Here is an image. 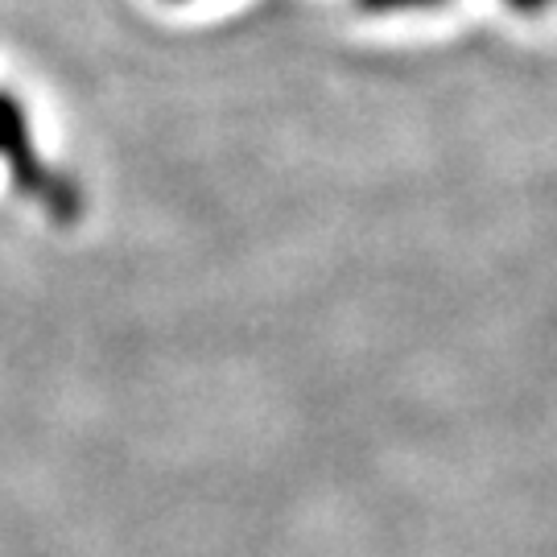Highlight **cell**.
<instances>
[{"instance_id":"obj_1","label":"cell","mask_w":557,"mask_h":557,"mask_svg":"<svg viewBox=\"0 0 557 557\" xmlns=\"http://www.w3.org/2000/svg\"><path fill=\"white\" fill-rule=\"evenodd\" d=\"M0 165L9 182L21 190V199H29L34 207H41L50 220H79L83 199L79 186L59 174L54 165H46V158L38 153V140H34V124L25 103L0 87Z\"/></svg>"},{"instance_id":"obj_2","label":"cell","mask_w":557,"mask_h":557,"mask_svg":"<svg viewBox=\"0 0 557 557\" xmlns=\"http://www.w3.org/2000/svg\"><path fill=\"white\" fill-rule=\"evenodd\" d=\"M368 13H418V9H434L446 0H359Z\"/></svg>"},{"instance_id":"obj_3","label":"cell","mask_w":557,"mask_h":557,"mask_svg":"<svg viewBox=\"0 0 557 557\" xmlns=\"http://www.w3.org/2000/svg\"><path fill=\"white\" fill-rule=\"evenodd\" d=\"M508 9L517 13H545V9H557V0H504Z\"/></svg>"},{"instance_id":"obj_4","label":"cell","mask_w":557,"mask_h":557,"mask_svg":"<svg viewBox=\"0 0 557 557\" xmlns=\"http://www.w3.org/2000/svg\"><path fill=\"white\" fill-rule=\"evenodd\" d=\"M174 4H182V0H174Z\"/></svg>"}]
</instances>
